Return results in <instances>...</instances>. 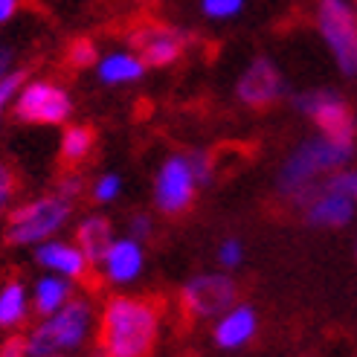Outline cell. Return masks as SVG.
I'll list each match as a JSON object with an SVG mask.
<instances>
[{
    "instance_id": "obj_1",
    "label": "cell",
    "mask_w": 357,
    "mask_h": 357,
    "mask_svg": "<svg viewBox=\"0 0 357 357\" xmlns=\"http://www.w3.org/2000/svg\"><path fill=\"white\" fill-rule=\"evenodd\" d=\"M160 331V314L137 296H111L99 317L102 357H151Z\"/></svg>"
},
{
    "instance_id": "obj_2",
    "label": "cell",
    "mask_w": 357,
    "mask_h": 357,
    "mask_svg": "<svg viewBox=\"0 0 357 357\" xmlns=\"http://www.w3.org/2000/svg\"><path fill=\"white\" fill-rule=\"evenodd\" d=\"M354 146H346V142H334L328 137H317L308 139L284 160L282 174H279V189L284 195H291L296 201H305L317 195L314 181L323 172H334L343 163H349Z\"/></svg>"
},
{
    "instance_id": "obj_3",
    "label": "cell",
    "mask_w": 357,
    "mask_h": 357,
    "mask_svg": "<svg viewBox=\"0 0 357 357\" xmlns=\"http://www.w3.org/2000/svg\"><path fill=\"white\" fill-rule=\"evenodd\" d=\"M73 215V201L59 189L52 195H41L21 206H12L6 215L3 236L12 247H35L41 241L56 238Z\"/></svg>"
},
{
    "instance_id": "obj_4",
    "label": "cell",
    "mask_w": 357,
    "mask_h": 357,
    "mask_svg": "<svg viewBox=\"0 0 357 357\" xmlns=\"http://www.w3.org/2000/svg\"><path fill=\"white\" fill-rule=\"evenodd\" d=\"M93 328V305L87 299H70L56 314L41 317L38 326L26 334L29 357L47 354H70L84 346L87 334Z\"/></svg>"
},
{
    "instance_id": "obj_5",
    "label": "cell",
    "mask_w": 357,
    "mask_h": 357,
    "mask_svg": "<svg viewBox=\"0 0 357 357\" xmlns=\"http://www.w3.org/2000/svg\"><path fill=\"white\" fill-rule=\"evenodd\" d=\"M317 29L343 76H357V9L349 0H319Z\"/></svg>"
},
{
    "instance_id": "obj_6",
    "label": "cell",
    "mask_w": 357,
    "mask_h": 357,
    "mask_svg": "<svg viewBox=\"0 0 357 357\" xmlns=\"http://www.w3.org/2000/svg\"><path fill=\"white\" fill-rule=\"evenodd\" d=\"M12 114L17 122L26 125H64L73 114V99L59 82L32 79L17 91Z\"/></svg>"
},
{
    "instance_id": "obj_7",
    "label": "cell",
    "mask_w": 357,
    "mask_h": 357,
    "mask_svg": "<svg viewBox=\"0 0 357 357\" xmlns=\"http://www.w3.org/2000/svg\"><path fill=\"white\" fill-rule=\"evenodd\" d=\"M296 111H302L305 116H311L317 122V128L323 131V137L334 139V142H346V146H354V114L349 105L331 93V91H305L294 99Z\"/></svg>"
},
{
    "instance_id": "obj_8",
    "label": "cell",
    "mask_w": 357,
    "mask_h": 357,
    "mask_svg": "<svg viewBox=\"0 0 357 357\" xmlns=\"http://www.w3.org/2000/svg\"><path fill=\"white\" fill-rule=\"evenodd\" d=\"M131 47L149 67H169L186 52L189 32L169 24H146L131 32Z\"/></svg>"
},
{
    "instance_id": "obj_9",
    "label": "cell",
    "mask_w": 357,
    "mask_h": 357,
    "mask_svg": "<svg viewBox=\"0 0 357 357\" xmlns=\"http://www.w3.org/2000/svg\"><path fill=\"white\" fill-rule=\"evenodd\" d=\"M195 186H198V181H195V174H192L189 157L172 154V157H166V163L157 172L154 201L166 215H177V212H183L192 204Z\"/></svg>"
},
{
    "instance_id": "obj_10",
    "label": "cell",
    "mask_w": 357,
    "mask_h": 357,
    "mask_svg": "<svg viewBox=\"0 0 357 357\" xmlns=\"http://www.w3.org/2000/svg\"><path fill=\"white\" fill-rule=\"evenodd\" d=\"M236 93L247 108H267L284 96V79L271 59H253L236 82Z\"/></svg>"
},
{
    "instance_id": "obj_11",
    "label": "cell",
    "mask_w": 357,
    "mask_h": 357,
    "mask_svg": "<svg viewBox=\"0 0 357 357\" xmlns=\"http://www.w3.org/2000/svg\"><path fill=\"white\" fill-rule=\"evenodd\" d=\"M236 302V282L229 276L206 273L186 284L183 291V308L195 317H215L233 308Z\"/></svg>"
},
{
    "instance_id": "obj_12",
    "label": "cell",
    "mask_w": 357,
    "mask_h": 357,
    "mask_svg": "<svg viewBox=\"0 0 357 357\" xmlns=\"http://www.w3.org/2000/svg\"><path fill=\"white\" fill-rule=\"evenodd\" d=\"M32 250H35V261H38L47 273H59V276L79 282L87 276V271H91V261H87V256L82 253L79 244L50 238V241L35 244Z\"/></svg>"
},
{
    "instance_id": "obj_13",
    "label": "cell",
    "mask_w": 357,
    "mask_h": 357,
    "mask_svg": "<svg viewBox=\"0 0 357 357\" xmlns=\"http://www.w3.org/2000/svg\"><path fill=\"white\" fill-rule=\"evenodd\" d=\"M99 267L105 271V279L114 284H128L142 273V247L137 238L125 236V238H114V244L108 247V253L99 261Z\"/></svg>"
},
{
    "instance_id": "obj_14",
    "label": "cell",
    "mask_w": 357,
    "mask_h": 357,
    "mask_svg": "<svg viewBox=\"0 0 357 357\" xmlns=\"http://www.w3.org/2000/svg\"><path fill=\"white\" fill-rule=\"evenodd\" d=\"M96 79L108 87H119V84H134L146 76L149 64L139 59L137 50H111L99 56L96 61Z\"/></svg>"
},
{
    "instance_id": "obj_15",
    "label": "cell",
    "mask_w": 357,
    "mask_h": 357,
    "mask_svg": "<svg viewBox=\"0 0 357 357\" xmlns=\"http://www.w3.org/2000/svg\"><path fill=\"white\" fill-rule=\"evenodd\" d=\"M354 215V201L349 195L323 186V192L314 195L308 204V221L314 227H343Z\"/></svg>"
},
{
    "instance_id": "obj_16",
    "label": "cell",
    "mask_w": 357,
    "mask_h": 357,
    "mask_svg": "<svg viewBox=\"0 0 357 357\" xmlns=\"http://www.w3.org/2000/svg\"><path fill=\"white\" fill-rule=\"evenodd\" d=\"M29 296H32V311L38 317H50L73 299V279L59 273H44L41 279H35Z\"/></svg>"
},
{
    "instance_id": "obj_17",
    "label": "cell",
    "mask_w": 357,
    "mask_h": 357,
    "mask_svg": "<svg viewBox=\"0 0 357 357\" xmlns=\"http://www.w3.org/2000/svg\"><path fill=\"white\" fill-rule=\"evenodd\" d=\"M32 314V296L21 279L0 284V331H17Z\"/></svg>"
},
{
    "instance_id": "obj_18",
    "label": "cell",
    "mask_w": 357,
    "mask_h": 357,
    "mask_svg": "<svg viewBox=\"0 0 357 357\" xmlns=\"http://www.w3.org/2000/svg\"><path fill=\"white\" fill-rule=\"evenodd\" d=\"M76 244L82 247V253L87 256L91 264H99L108 253V247L114 244V227L105 215H87L76 227Z\"/></svg>"
},
{
    "instance_id": "obj_19",
    "label": "cell",
    "mask_w": 357,
    "mask_h": 357,
    "mask_svg": "<svg viewBox=\"0 0 357 357\" xmlns=\"http://www.w3.org/2000/svg\"><path fill=\"white\" fill-rule=\"evenodd\" d=\"M256 331V314L253 308L238 305L229 314H224L215 326V343L221 349H238L241 343H247Z\"/></svg>"
},
{
    "instance_id": "obj_20",
    "label": "cell",
    "mask_w": 357,
    "mask_h": 357,
    "mask_svg": "<svg viewBox=\"0 0 357 357\" xmlns=\"http://www.w3.org/2000/svg\"><path fill=\"white\" fill-rule=\"evenodd\" d=\"M93 146H96L93 128H87V125H67L64 134H61V160L70 166H76L82 160L91 157Z\"/></svg>"
},
{
    "instance_id": "obj_21",
    "label": "cell",
    "mask_w": 357,
    "mask_h": 357,
    "mask_svg": "<svg viewBox=\"0 0 357 357\" xmlns=\"http://www.w3.org/2000/svg\"><path fill=\"white\" fill-rule=\"evenodd\" d=\"M247 6V0H198V9L209 21H233Z\"/></svg>"
},
{
    "instance_id": "obj_22",
    "label": "cell",
    "mask_w": 357,
    "mask_h": 357,
    "mask_svg": "<svg viewBox=\"0 0 357 357\" xmlns=\"http://www.w3.org/2000/svg\"><path fill=\"white\" fill-rule=\"evenodd\" d=\"M67 61H70V67H76V70L96 67L99 50H96V44L91 38H76L73 44H70V50H67Z\"/></svg>"
},
{
    "instance_id": "obj_23",
    "label": "cell",
    "mask_w": 357,
    "mask_h": 357,
    "mask_svg": "<svg viewBox=\"0 0 357 357\" xmlns=\"http://www.w3.org/2000/svg\"><path fill=\"white\" fill-rule=\"evenodd\" d=\"M24 82H26V73H24V70H9V73L0 79V122H3L6 111L12 108V102H15L17 91L24 87Z\"/></svg>"
},
{
    "instance_id": "obj_24",
    "label": "cell",
    "mask_w": 357,
    "mask_h": 357,
    "mask_svg": "<svg viewBox=\"0 0 357 357\" xmlns=\"http://www.w3.org/2000/svg\"><path fill=\"white\" fill-rule=\"evenodd\" d=\"M15 195H17V177H15L12 166H6L3 160H0V218L9 215Z\"/></svg>"
},
{
    "instance_id": "obj_25",
    "label": "cell",
    "mask_w": 357,
    "mask_h": 357,
    "mask_svg": "<svg viewBox=\"0 0 357 357\" xmlns=\"http://www.w3.org/2000/svg\"><path fill=\"white\" fill-rule=\"evenodd\" d=\"M119 192H122V177L119 174H102L93 183V201L96 204H111V201L119 198Z\"/></svg>"
},
{
    "instance_id": "obj_26",
    "label": "cell",
    "mask_w": 357,
    "mask_h": 357,
    "mask_svg": "<svg viewBox=\"0 0 357 357\" xmlns=\"http://www.w3.org/2000/svg\"><path fill=\"white\" fill-rule=\"evenodd\" d=\"M189 157V166H192V174L198 183H209L212 181V160L206 151H192L186 154Z\"/></svg>"
},
{
    "instance_id": "obj_27",
    "label": "cell",
    "mask_w": 357,
    "mask_h": 357,
    "mask_svg": "<svg viewBox=\"0 0 357 357\" xmlns=\"http://www.w3.org/2000/svg\"><path fill=\"white\" fill-rule=\"evenodd\" d=\"M326 186H328V189H337V192H343V195H349L351 201H357V172H340V174H334Z\"/></svg>"
},
{
    "instance_id": "obj_28",
    "label": "cell",
    "mask_w": 357,
    "mask_h": 357,
    "mask_svg": "<svg viewBox=\"0 0 357 357\" xmlns=\"http://www.w3.org/2000/svg\"><path fill=\"white\" fill-rule=\"evenodd\" d=\"M0 357H29L26 337H21V334L3 337V340H0Z\"/></svg>"
},
{
    "instance_id": "obj_29",
    "label": "cell",
    "mask_w": 357,
    "mask_h": 357,
    "mask_svg": "<svg viewBox=\"0 0 357 357\" xmlns=\"http://www.w3.org/2000/svg\"><path fill=\"white\" fill-rule=\"evenodd\" d=\"M241 256H244L241 241H233V238L224 241L221 250H218V259H221L224 267H236V264H241Z\"/></svg>"
},
{
    "instance_id": "obj_30",
    "label": "cell",
    "mask_w": 357,
    "mask_h": 357,
    "mask_svg": "<svg viewBox=\"0 0 357 357\" xmlns=\"http://www.w3.org/2000/svg\"><path fill=\"white\" fill-rule=\"evenodd\" d=\"M82 189H84V181H82L79 174H67L64 181L59 183V192H61V195H67L70 201H76L79 195H82Z\"/></svg>"
},
{
    "instance_id": "obj_31",
    "label": "cell",
    "mask_w": 357,
    "mask_h": 357,
    "mask_svg": "<svg viewBox=\"0 0 357 357\" xmlns=\"http://www.w3.org/2000/svg\"><path fill=\"white\" fill-rule=\"evenodd\" d=\"M128 229H131V238H137V241L149 238V236H151V221H149V215H134Z\"/></svg>"
},
{
    "instance_id": "obj_32",
    "label": "cell",
    "mask_w": 357,
    "mask_h": 357,
    "mask_svg": "<svg viewBox=\"0 0 357 357\" xmlns=\"http://www.w3.org/2000/svg\"><path fill=\"white\" fill-rule=\"evenodd\" d=\"M9 70H15V50L12 47H0V79H3Z\"/></svg>"
},
{
    "instance_id": "obj_33",
    "label": "cell",
    "mask_w": 357,
    "mask_h": 357,
    "mask_svg": "<svg viewBox=\"0 0 357 357\" xmlns=\"http://www.w3.org/2000/svg\"><path fill=\"white\" fill-rule=\"evenodd\" d=\"M17 6H21V0H0V24H6L15 17Z\"/></svg>"
},
{
    "instance_id": "obj_34",
    "label": "cell",
    "mask_w": 357,
    "mask_h": 357,
    "mask_svg": "<svg viewBox=\"0 0 357 357\" xmlns=\"http://www.w3.org/2000/svg\"><path fill=\"white\" fill-rule=\"evenodd\" d=\"M47 357H64V354H47Z\"/></svg>"
},
{
    "instance_id": "obj_35",
    "label": "cell",
    "mask_w": 357,
    "mask_h": 357,
    "mask_svg": "<svg viewBox=\"0 0 357 357\" xmlns=\"http://www.w3.org/2000/svg\"><path fill=\"white\" fill-rule=\"evenodd\" d=\"M354 9H357V6H354Z\"/></svg>"
}]
</instances>
